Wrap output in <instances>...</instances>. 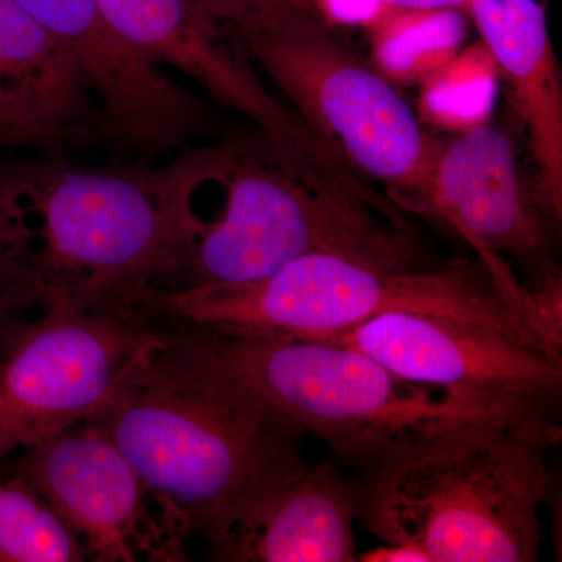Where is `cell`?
Listing matches in <instances>:
<instances>
[{
  "label": "cell",
  "mask_w": 562,
  "mask_h": 562,
  "mask_svg": "<svg viewBox=\"0 0 562 562\" xmlns=\"http://www.w3.org/2000/svg\"><path fill=\"white\" fill-rule=\"evenodd\" d=\"M314 7L331 27L368 29L387 5L384 0H316Z\"/></svg>",
  "instance_id": "ffe728a7"
},
{
  "label": "cell",
  "mask_w": 562,
  "mask_h": 562,
  "mask_svg": "<svg viewBox=\"0 0 562 562\" xmlns=\"http://www.w3.org/2000/svg\"><path fill=\"white\" fill-rule=\"evenodd\" d=\"M530 139L539 198L562 216V80L546 0H472L468 10Z\"/></svg>",
  "instance_id": "2e32d148"
},
{
  "label": "cell",
  "mask_w": 562,
  "mask_h": 562,
  "mask_svg": "<svg viewBox=\"0 0 562 562\" xmlns=\"http://www.w3.org/2000/svg\"><path fill=\"white\" fill-rule=\"evenodd\" d=\"M384 2H386V5L397 7V9H458L468 13L472 0H384Z\"/></svg>",
  "instance_id": "603a6c76"
},
{
  "label": "cell",
  "mask_w": 562,
  "mask_h": 562,
  "mask_svg": "<svg viewBox=\"0 0 562 562\" xmlns=\"http://www.w3.org/2000/svg\"><path fill=\"white\" fill-rule=\"evenodd\" d=\"M382 362L403 379L495 412H550L560 397L562 357L492 325L386 313L324 336Z\"/></svg>",
  "instance_id": "30bf717a"
},
{
  "label": "cell",
  "mask_w": 562,
  "mask_h": 562,
  "mask_svg": "<svg viewBox=\"0 0 562 562\" xmlns=\"http://www.w3.org/2000/svg\"><path fill=\"white\" fill-rule=\"evenodd\" d=\"M161 341L95 417L162 512L211 547L305 462L303 432L166 321Z\"/></svg>",
  "instance_id": "7a4b0ae2"
},
{
  "label": "cell",
  "mask_w": 562,
  "mask_h": 562,
  "mask_svg": "<svg viewBox=\"0 0 562 562\" xmlns=\"http://www.w3.org/2000/svg\"><path fill=\"white\" fill-rule=\"evenodd\" d=\"M398 312L482 322L561 357L539 328L528 288L513 272H492L483 261L419 271L313 254L254 283L161 288L150 302L154 319L281 338H324Z\"/></svg>",
  "instance_id": "277c9868"
},
{
  "label": "cell",
  "mask_w": 562,
  "mask_h": 562,
  "mask_svg": "<svg viewBox=\"0 0 562 562\" xmlns=\"http://www.w3.org/2000/svg\"><path fill=\"white\" fill-rule=\"evenodd\" d=\"M561 441L550 412L471 422L362 472L360 517L383 543L430 562H532L542 542L549 453Z\"/></svg>",
  "instance_id": "3957f363"
},
{
  "label": "cell",
  "mask_w": 562,
  "mask_h": 562,
  "mask_svg": "<svg viewBox=\"0 0 562 562\" xmlns=\"http://www.w3.org/2000/svg\"><path fill=\"white\" fill-rule=\"evenodd\" d=\"M360 517V483L333 454L291 473L233 525L214 547L216 561H357L355 522Z\"/></svg>",
  "instance_id": "9a60e30c"
},
{
  "label": "cell",
  "mask_w": 562,
  "mask_h": 562,
  "mask_svg": "<svg viewBox=\"0 0 562 562\" xmlns=\"http://www.w3.org/2000/svg\"><path fill=\"white\" fill-rule=\"evenodd\" d=\"M183 327L303 435L316 436L361 473L462 425L517 413L480 408L409 382L346 344Z\"/></svg>",
  "instance_id": "52a82bcc"
},
{
  "label": "cell",
  "mask_w": 562,
  "mask_h": 562,
  "mask_svg": "<svg viewBox=\"0 0 562 562\" xmlns=\"http://www.w3.org/2000/svg\"><path fill=\"white\" fill-rule=\"evenodd\" d=\"M122 38L158 66L194 80L217 103L249 117L280 161L316 190L368 195L369 181L317 136L291 106L273 98L246 54L192 0H98Z\"/></svg>",
  "instance_id": "9c48e42d"
},
{
  "label": "cell",
  "mask_w": 562,
  "mask_h": 562,
  "mask_svg": "<svg viewBox=\"0 0 562 562\" xmlns=\"http://www.w3.org/2000/svg\"><path fill=\"white\" fill-rule=\"evenodd\" d=\"M191 157L221 209L211 220L194 214L199 231L171 288L254 283L313 254L414 268L416 241L392 201L316 190L261 136L191 149Z\"/></svg>",
  "instance_id": "8992f818"
},
{
  "label": "cell",
  "mask_w": 562,
  "mask_h": 562,
  "mask_svg": "<svg viewBox=\"0 0 562 562\" xmlns=\"http://www.w3.org/2000/svg\"><path fill=\"white\" fill-rule=\"evenodd\" d=\"M77 61L110 140L140 151L179 149L201 131L206 105L114 31L98 0H13Z\"/></svg>",
  "instance_id": "7c38bea8"
},
{
  "label": "cell",
  "mask_w": 562,
  "mask_h": 562,
  "mask_svg": "<svg viewBox=\"0 0 562 562\" xmlns=\"http://www.w3.org/2000/svg\"><path fill=\"white\" fill-rule=\"evenodd\" d=\"M290 99L291 109L362 179L406 206L442 140L306 0H192Z\"/></svg>",
  "instance_id": "5b68a950"
},
{
  "label": "cell",
  "mask_w": 562,
  "mask_h": 562,
  "mask_svg": "<svg viewBox=\"0 0 562 562\" xmlns=\"http://www.w3.org/2000/svg\"><path fill=\"white\" fill-rule=\"evenodd\" d=\"M199 222L179 168L0 160V262L27 308L151 322L187 268Z\"/></svg>",
  "instance_id": "6da1fadb"
},
{
  "label": "cell",
  "mask_w": 562,
  "mask_h": 562,
  "mask_svg": "<svg viewBox=\"0 0 562 562\" xmlns=\"http://www.w3.org/2000/svg\"><path fill=\"white\" fill-rule=\"evenodd\" d=\"M110 140L83 74L13 0H0V150Z\"/></svg>",
  "instance_id": "5bb4252c"
},
{
  "label": "cell",
  "mask_w": 562,
  "mask_h": 562,
  "mask_svg": "<svg viewBox=\"0 0 562 562\" xmlns=\"http://www.w3.org/2000/svg\"><path fill=\"white\" fill-rule=\"evenodd\" d=\"M471 18L458 9L386 7L366 31L372 68L394 87H420L460 54Z\"/></svg>",
  "instance_id": "e0dca14e"
},
{
  "label": "cell",
  "mask_w": 562,
  "mask_h": 562,
  "mask_svg": "<svg viewBox=\"0 0 562 562\" xmlns=\"http://www.w3.org/2000/svg\"><path fill=\"white\" fill-rule=\"evenodd\" d=\"M27 308L20 288L14 283L13 277L0 262V344L5 339L7 333L16 324V313Z\"/></svg>",
  "instance_id": "44dd1931"
},
{
  "label": "cell",
  "mask_w": 562,
  "mask_h": 562,
  "mask_svg": "<svg viewBox=\"0 0 562 562\" xmlns=\"http://www.w3.org/2000/svg\"><path fill=\"white\" fill-rule=\"evenodd\" d=\"M90 561L60 514L13 473H0V562Z\"/></svg>",
  "instance_id": "d6986e66"
},
{
  "label": "cell",
  "mask_w": 562,
  "mask_h": 562,
  "mask_svg": "<svg viewBox=\"0 0 562 562\" xmlns=\"http://www.w3.org/2000/svg\"><path fill=\"white\" fill-rule=\"evenodd\" d=\"M406 206L453 228L482 258L535 254L558 222L535 181L525 180L513 136L492 121L442 140L430 176Z\"/></svg>",
  "instance_id": "4fadbf2b"
},
{
  "label": "cell",
  "mask_w": 562,
  "mask_h": 562,
  "mask_svg": "<svg viewBox=\"0 0 562 562\" xmlns=\"http://www.w3.org/2000/svg\"><path fill=\"white\" fill-rule=\"evenodd\" d=\"M7 473L31 484L94 562H183L188 536L95 422L21 450Z\"/></svg>",
  "instance_id": "8fae6325"
},
{
  "label": "cell",
  "mask_w": 562,
  "mask_h": 562,
  "mask_svg": "<svg viewBox=\"0 0 562 562\" xmlns=\"http://www.w3.org/2000/svg\"><path fill=\"white\" fill-rule=\"evenodd\" d=\"M501 70L482 41L462 47L439 72L420 85L417 117L424 127L460 133L492 121Z\"/></svg>",
  "instance_id": "ac0fdd59"
},
{
  "label": "cell",
  "mask_w": 562,
  "mask_h": 562,
  "mask_svg": "<svg viewBox=\"0 0 562 562\" xmlns=\"http://www.w3.org/2000/svg\"><path fill=\"white\" fill-rule=\"evenodd\" d=\"M357 561L364 562H430L427 554L403 543H383L371 552L358 554Z\"/></svg>",
  "instance_id": "7402d4cb"
},
{
  "label": "cell",
  "mask_w": 562,
  "mask_h": 562,
  "mask_svg": "<svg viewBox=\"0 0 562 562\" xmlns=\"http://www.w3.org/2000/svg\"><path fill=\"white\" fill-rule=\"evenodd\" d=\"M162 335L157 321L113 314L16 322L0 344V461L101 416Z\"/></svg>",
  "instance_id": "ba28073f"
}]
</instances>
